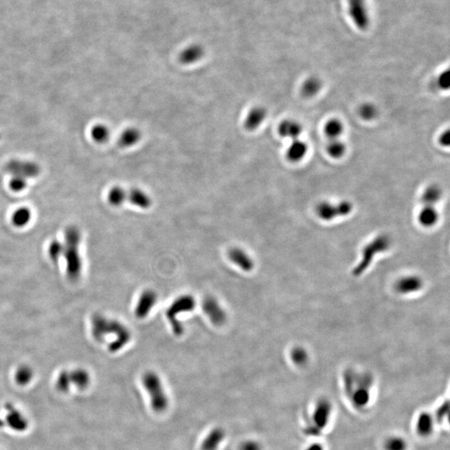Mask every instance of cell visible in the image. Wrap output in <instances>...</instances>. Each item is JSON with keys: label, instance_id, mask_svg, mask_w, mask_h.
Returning a JSON list of instances; mask_svg holds the SVG:
<instances>
[{"label": "cell", "instance_id": "obj_1", "mask_svg": "<svg viewBox=\"0 0 450 450\" xmlns=\"http://www.w3.org/2000/svg\"><path fill=\"white\" fill-rule=\"evenodd\" d=\"M92 334L98 342L105 340L106 336H115V341L108 345L109 351L118 352L131 340V333L124 324L117 320H109L101 315H95L92 320Z\"/></svg>", "mask_w": 450, "mask_h": 450}, {"label": "cell", "instance_id": "obj_2", "mask_svg": "<svg viewBox=\"0 0 450 450\" xmlns=\"http://www.w3.org/2000/svg\"><path fill=\"white\" fill-rule=\"evenodd\" d=\"M81 233L77 227L70 226L64 232L63 242V257L66 263V274L68 280L76 282L82 273L81 255H80Z\"/></svg>", "mask_w": 450, "mask_h": 450}, {"label": "cell", "instance_id": "obj_3", "mask_svg": "<svg viewBox=\"0 0 450 450\" xmlns=\"http://www.w3.org/2000/svg\"><path fill=\"white\" fill-rule=\"evenodd\" d=\"M143 385L151 399V406L157 413H161L168 407V398L166 395L159 375L154 372H146L143 375Z\"/></svg>", "mask_w": 450, "mask_h": 450}, {"label": "cell", "instance_id": "obj_4", "mask_svg": "<svg viewBox=\"0 0 450 450\" xmlns=\"http://www.w3.org/2000/svg\"><path fill=\"white\" fill-rule=\"evenodd\" d=\"M195 305L196 302L194 297L189 294H185L175 299L168 307L166 311V316L168 318L175 335L180 336L184 333V326L182 323L178 320V315L182 313L191 312L194 310Z\"/></svg>", "mask_w": 450, "mask_h": 450}, {"label": "cell", "instance_id": "obj_5", "mask_svg": "<svg viewBox=\"0 0 450 450\" xmlns=\"http://www.w3.org/2000/svg\"><path fill=\"white\" fill-rule=\"evenodd\" d=\"M352 203L349 201H341L339 203L334 204L329 202H321L316 208V212L321 220L325 221L333 220L336 218L343 217L350 215L352 212Z\"/></svg>", "mask_w": 450, "mask_h": 450}, {"label": "cell", "instance_id": "obj_6", "mask_svg": "<svg viewBox=\"0 0 450 450\" xmlns=\"http://www.w3.org/2000/svg\"><path fill=\"white\" fill-rule=\"evenodd\" d=\"M5 169L12 176H19L26 180L37 177L41 170L40 166L35 162L20 159H12L8 162Z\"/></svg>", "mask_w": 450, "mask_h": 450}, {"label": "cell", "instance_id": "obj_7", "mask_svg": "<svg viewBox=\"0 0 450 450\" xmlns=\"http://www.w3.org/2000/svg\"><path fill=\"white\" fill-rule=\"evenodd\" d=\"M348 10L353 22L361 30L369 25V18L365 0H348Z\"/></svg>", "mask_w": 450, "mask_h": 450}, {"label": "cell", "instance_id": "obj_8", "mask_svg": "<svg viewBox=\"0 0 450 450\" xmlns=\"http://www.w3.org/2000/svg\"><path fill=\"white\" fill-rule=\"evenodd\" d=\"M202 308L215 326H222L227 321V314L214 297H206L202 302Z\"/></svg>", "mask_w": 450, "mask_h": 450}, {"label": "cell", "instance_id": "obj_9", "mask_svg": "<svg viewBox=\"0 0 450 450\" xmlns=\"http://www.w3.org/2000/svg\"><path fill=\"white\" fill-rule=\"evenodd\" d=\"M7 410L5 421L8 426L18 433L25 431L28 428V421L21 411L14 407V404H8L5 405Z\"/></svg>", "mask_w": 450, "mask_h": 450}, {"label": "cell", "instance_id": "obj_10", "mask_svg": "<svg viewBox=\"0 0 450 450\" xmlns=\"http://www.w3.org/2000/svg\"><path fill=\"white\" fill-rule=\"evenodd\" d=\"M388 245H389V242L385 237H380V238L375 239L373 243H371L370 245L364 250L365 251L363 255V260L361 263L355 268V272L356 274L361 273L363 272V269H365L368 267L369 263L373 259V254H378V252L386 250Z\"/></svg>", "mask_w": 450, "mask_h": 450}, {"label": "cell", "instance_id": "obj_11", "mask_svg": "<svg viewBox=\"0 0 450 450\" xmlns=\"http://www.w3.org/2000/svg\"><path fill=\"white\" fill-rule=\"evenodd\" d=\"M157 294L150 289L143 292L134 309V315L138 319H145L151 312L157 302Z\"/></svg>", "mask_w": 450, "mask_h": 450}, {"label": "cell", "instance_id": "obj_12", "mask_svg": "<svg viewBox=\"0 0 450 450\" xmlns=\"http://www.w3.org/2000/svg\"><path fill=\"white\" fill-rule=\"evenodd\" d=\"M268 112L265 108L260 105L254 106L248 112L245 119V128L249 131H254L261 126L265 121Z\"/></svg>", "mask_w": 450, "mask_h": 450}, {"label": "cell", "instance_id": "obj_13", "mask_svg": "<svg viewBox=\"0 0 450 450\" xmlns=\"http://www.w3.org/2000/svg\"><path fill=\"white\" fill-rule=\"evenodd\" d=\"M228 257L230 261L238 266L243 271L250 272L254 267V260L252 258L243 250L240 248H231L228 251Z\"/></svg>", "mask_w": 450, "mask_h": 450}, {"label": "cell", "instance_id": "obj_14", "mask_svg": "<svg viewBox=\"0 0 450 450\" xmlns=\"http://www.w3.org/2000/svg\"><path fill=\"white\" fill-rule=\"evenodd\" d=\"M308 151V145L303 140L300 139L292 140L286 150V158L291 163H298L305 158Z\"/></svg>", "mask_w": 450, "mask_h": 450}, {"label": "cell", "instance_id": "obj_15", "mask_svg": "<svg viewBox=\"0 0 450 450\" xmlns=\"http://www.w3.org/2000/svg\"><path fill=\"white\" fill-rule=\"evenodd\" d=\"M278 130L282 138L294 140L299 139L303 133V126L299 122L294 119H288L280 123Z\"/></svg>", "mask_w": 450, "mask_h": 450}, {"label": "cell", "instance_id": "obj_16", "mask_svg": "<svg viewBox=\"0 0 450 450\" xmlns=\"http://www.w3.org/2000/svg\"><path fill=\"white\" fill-rule=\"evenodd\" d=\"M127 200L143 210L149 209L152 205L151 197L145 190L139 188H133L130 191L127 192Z\"/></svg>", "mask_w": 450, "mask_h": 450}, {"label": "cell", "instance_id": "obj_17", "mask_svg": "<svg viewBox=\"0 0 450 450\" xmlns=\"http://www.w3.org/2000/svg\"><path fill=\"white\" fill-rule=\"evenodd\" d=\"M203 54L204 51L200 45H189L180 53V60L184 64H193L200 60Z\"/></svg>", "mask_w": 450, "mask_h": 450}, {"label": "cell", "instance_id": "obj_18", "mask_svg": "<svg viewBox=\"0 0 450 450\" xmlns=\"http://www.w3.org/2000/svg\"><path fill=\"white\" fill-rule=\"evenodd\" d=\"M322 81L319 77L311 76L306 79L301 85V93L305 98H313L322 89Z\"/></svg>", "mask_w": 450, "mask_h": 450}, {"label": "cell", "instance_id": "obj_19", "mask_svg": "<svg viewBox=\"0 0 450 450\" xmlns=\"http://www.w3.org/2000/svg\"><path fill=\"white\" fill-rule=\"evenodd\" d=\"M142 138V133L135 127H129L124 129L119 136V144L123 147L134 146Z\"/></svg>", "mask_w": 450, "mask_h": 450}, {"label": "cell", "instance_id": "obj_20", "mask_svg": "<svg viewBox=\"0 0 450 450\" xmlns=\"http://www.w3.org/2000/svg\"><path fill=\"white\" fill-rule=\"evenodd\" d=\"M225 433L221 428H215L207 435L203 441L202 450H216L220 443L224 440Z\"/></svg>", "mask_w": 450, "mask_h": 450}, {"label": "cell", "instance_id": "obj_21", "mask_svg": "<svg viewBox=\"0 0 450 450\" xmlns=\"http://www.w3.org/2000/svg\"><path fill=\"white\" fill-rule=\"evenodd\" d=\"M343 131H344V125L340 119L333 118L329 119L326 124H324V134L329 140L340 139Z\"/></svg>", "mask_w": 450, "mask_h": 450}, {"label": "cell", "instance_id": "obj_22", "mask_svg": "<svg viewBox=\"0 0 450 450\" xmlns=\"http://www.w3.org/2000/svg\"><path fill=\"white\" fill-rule=\"evenodd\" d=\"M70 372L72 385L80 390H84L89 386L90 384V375L86 369L78 368Z\"/></svg>", "mask_w": 450, "mask_h": 450}, {"label": "cell", "instance_id": "obj_23", "mask_svg": "<svg viewBox=\"0 0 450 450\" xmlns=\"http://www.w3.org/2000/svg\"><path fill=\"white\" fill-rule=\"evenodd\" d=\"M442 189L438 185H430L423 192L422 202L425 205L434 206L442 198Z\"/></svg>", "mask_w": 450, "mask_h": 450}, {"label": "cell", "instance_id": "obj_24", "mask_svg": "<svg viewBox=\"0 0 450 450\" xmlns=\"http://www.w3.org/2000/svg\"><path fill=\"white\" fill-rule=\"evenodd\" d=\"M439 220V213L434 206L425 205L419 214V221L423 226L431 227Z\"/></svg>", "mask_w": 450, "mask_h": 450}, {"label": "cell", "instance_id": "obj_25", "mask_svg": "<svg viewBox=\"0 0 450 450\" xmlns=\"http://www.w3.org/2000/svg\"><path fill=\"white\" fill-rule=\"evenodd\" d=\"M32 219V213L27 207L17 209L12 215L11 221L14 226L23 228L28 225Z\"/></svg>", "mask_w": 450, "mask_h": 450}, {"label": "cell", "instance_id": "obj_26", "mask_svg": "<svg viewBox=\"0 0 450 450\" xmlns=\"http://www.w3.org/2000/svg\"><path fill=\"white\" fill-rule=\"evenodd\" d=\"M326 151L332 159H339L343 158L346 154L347 146L345 143L342 141L340 139L330 140L327 145Z\"/></svg>", "mask_w": 450, "mask_h": 450}, {"label": "cell", "instance_id": "obj_27", "mask_svg": "<svg viewBox=\"0 0 450 450\" xmlns=\"http://www.w3.org/2000/svg\"><path fill=\"white\" fill-rule=\"evenodd\" d=\"M33 378V370L27 364H22L17 368L14 373V380L19 386L29 385Z\"/></svg>", "mask_w": 450, "mask_h": 450}, {"label": "cell", "instance_id": "obj_28", "mask_svg": "<svg viewBox=\"0 0 450 450\" xmlns=\"http://www.w3.org/2000/svg\"><path fill=\"white\" fill-rule=\"evenodd\" d=\"M421 287H422V282L419 278L408 277L402 279L398 283L397 290L401 294H409L418 291Z\"/></svg>", "mask_w": 450, "mask_h": 450}, {"label": "cell", "instance_id": "obj_29", "mask_svg": "<svg viewBox=\"0 0 450 450\" xmlns=\"http://www.w3.org/2000/svg\"><path fill=\"white\" fill-rule=\"evenodd\" d=\"M108 201L114 207H119L127 200V192L120 186L113 187L108 193Z\"/></svg>", "mask_w": 450, "mask_h": 450}, {"label": "cell", "instance_id": "obj_30", "mask_svg": "<svg viewBox=\"0 0 450 450\" xmlns=\"http://www.w3.org/2000/svg\"><path fill=\"white\" fill-rule=\"evenodd\" d=\"M359 115L364 121H372L378 116V109L372 103H362L359 108Z\"/></svg>", "mask_w": 450, "mask_h": 450}, {"label": "cell", "instance_id": "obj_31", "mask_svg": "<svg viewBox=\"0 0 450 450\" xmlns=\"http://www.w3.org/2000/svg\"><path fill=\"white\" fill-rule=\"evenodd\" d=\"M91 136L93 140L98 144H103L107 142L110 137V128L105 124H96L91 130Z\"/></svg>", "mask_w": 450, "mask_h": 450}, {"label": "cell", "instance_id": "obj_32", "mask_svg": "<svg viewBox=\"0 0 450 450\" xmlns=\"http://www.w3.org/2000/svg\"><path fill=\"white\" fill-rule=\"evenodd\" d=\"M72 386V382L70 378V372L67 369H63L58 373V378L56 379V389L58 392L68 393L70 388Z\"/></svg>", "mask_w": 450, "mask_h": 450}, {"label": "cell", "instance_id": "obj_33", "mask_svg": "<svg viewBox=\"0 0 450 450\" xmlns=\"http://www.w3.org/2000/svg\"><path fill=\"white\" fill-rule=\"evenodd\" d=\"M48 254L52 261L54 263L58 262L63 255V243L57 239L51 241L48 248Z\"/></svg>", "mask_w": 450, "mask_h": 450}, {"label": "cell", "instance_id": "obj_34", "mask_svg": "<svg viewBox=\"0 0 450 450\" xmlns=\"http://www.w3.org/2000/svg\"><path fill=\"white\" fill-rule=\"evenodd\" d=\"M26 187H27V180L26 179L19 177V176H12V179L10 181V188L12 191L19 193V192L23 191Z\"/></svg>", "mask_w": 450, "mask_h": 450}, {"label": "cell", "instance_id": "obj_35", "mask_svg": "<svg viewBox=\"0 0 450 450\" xmlns=\"http://www.w3.org/2000/svg\"><path fill=\"white\" fill-rule=\"evenodd\" d=\"M437 86L442 90H448L450 86L449 71L446 70L444 72L441 73L439 77L437 79Z\"/></svg>", "mask_w": 450, "mask_h": 450}, {"label": "cell", "instance_id": "obj_36", "mask_svg": "<svg viewBox=\"0 0 450 450\" xmlns=\"http://www.w3.org/2000/svg\"><path fill=\"white\" fill-rule=\"evenodd\" d=\"M240 450H261V447L254 441H247L240 446Z\"/></svg>", "mask_w": 450, "mask_h": 450}, {"label": "cell", "instance_id": "obj_37", "mask_svg": "<svg viewBox=\"0 0 450 450\" xmlns=\"http://www.w3.org/2000/svg\"><path fill=\"white\" fill-rule=\"evenodd\" d=\"M439 143H440V145L442 146H445V147H448V145H449L450 132L448 129L442 133L440 137H439Z\"/></svg>", "mask_w": 450, "mask_h": 450}]
</instances>
